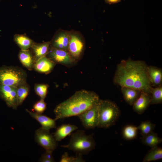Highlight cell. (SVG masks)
Segmentation results:
<instances>
[{
	"label": "cell",
	"instance_id": "1",
	"mask_svg": "<svg viewBox=\"0 0 162 162\" xmlns=\"http://www.w3.org/2000/svg\"><path fill=\"white\" fill-rule=\"evenodd\" d=\"M148 66L142 61L129 58L117 64L113 78L116 84L139 90L150 94L152 86L148 72Z\"/></svg>",
	"mask_w": 162,
	"mask_h": 162
},
{
	"label": "cell",
	"instance_id": "2",
	"mask_svg": "<svg viewBox=\"0 0 162 162\" xmlns=\"http://www.w3.org/2000/svg\"><path fill=\"white\" fill-rule=\"evenodd\" d=\"M100 99L93 91L81 90L76 92L69 98L56 106L54 110L56 121L77 116L94 106Z\"/></svg>",
	"mask_w": 162,
	"mask_h": 162
},
{
	"label": "cell",
	"instance_id": "3",
	"mask_svg": "<svg viewBox=\"0 0 162 162\" xmlns=\"http://www.w3.org/2000/svg\"><path fill=\"white\" fill-rule=\"evenodd\" d=\"M93 135V134H86L83 130H77L71 134L68 144L61 146L76 152L77 154L82 155L88 154L96 147V143Z\"/></svg>",
	"mask_w": 162,
	"mask_h": 162
},
{
	"label": "cell",
	"instance_id": "4",
	"mask_svg": "<svg viewBox=\"0 0 162 162\" xmlns=\"http://www.w3.org/2000/svg\"><path fill=\"white\" fill-rule=\"evenodd\" d=\"M119 107L109 100H100L98 104V128H108L114 124L120 116Z\"/></svg>",
	"mask_w": 162,
	"mask_h": 162
},
{
	"label": "cell",
	"instance_id": "5",
	"mask_svg": "<svg viewBox=\"0 0 162 162\" xmlns=\"http://www.w3.org/2000/svg\"><path fill=\"white\" fill-rule=\"evenodd\" d=\"M27 77L26 71L19 67H0V85L17 87L26 82Z\"/></svg>",
	"mask_w": 162,
	"mask_h": 162
},
{
	"label": "cell",
	"instance_id": "6",
	"mask_svg": "<svg viewBox=\"0 0 162 162\" xmlns=\"http://www.w3.org/2000/svg\"><path fill=\"white\" fill-rule=\"evenodd\" d=\"M36 141L46 151L53 152L57 147L58 142L50 130L44 129L41 127L37 130L35 133Z\"/></svg>",
	"mask_w": 162,
	"mask_h": 162
},
{
	"label": "cell",
	"instance_id": "7",
	"mask_svg": "<svg viewBox=\"0 0 162 162\" xmlns=\"http://www.w3.org/2000/svg\"><path fill=\"white\" fill-rule=\"evenodd\" d=\"M98 104L77 116L85 129H93L97 127L98 123Z\"/></svg>",
	"mask_w": 162,
	"mask_h": 162
},
{
	"label": "cell",
	"instance_id": "8",
	"mask_svg": "<svg viewBox=\"0 0 162 162\" xmlns=\"http://www.w3.org/2000/svg\"><path fill=\"white\" fill-rule=\"evenodd\" d=\"M46 56L56 64H59L68 66L75 61L67 50L50 47Z\"/></svg>",
	"mask_w": 162,
	"mask_h": 162
},
{
	"label": "cell",
	"instance_id": "9",
	"mask_svg": "<svg viewBox=\"0 0 162 162\" xmlns=\"http://www.w3.org/2000/svg\"><path fill=\"white\" fill-rule=\"evenodd\" d=\"M16 87L0 85V96L10 107L16 110L18 107Z\"/></svg>",
	"mask_w": 162,
	"mask_h": 162
},
{
	"label": "cell",
	"instance_id": "10",
	"mask_svg": "<svg viewBox=\"0 0 162 162\" xmlns=\"http://www.w3.org/2000/svg\"><path fill=\"white\" fill-rule=\"evenodd\" d=\"M70 36L67 51L76 62L81 56L83 50L84 44L81 38L76 34H70Z\"/></svg>",
	"mask_w": 162,
	"mask_h": 162
},
{
	"label": "cell",
	"instance_id": "11",
	"mask_svg": "<svg viewBox=\"0 0 162 162\" xmlns=\"http://www.w3.org/2000/svg\"><path fill=\"white\" fill-rule=\"evenodd\" d=\"M151 101L150 94L141 91L139 97L132 105L134 110L139 114H142L150 105Z\"/></svg>",
	"mask_w": 162,
	"mask_h": 162
},
{
	"label": "cell",
	"instance_id": "12",
	"mask_svg": "<svg viewBox=\"0 0 162 162\" xmlns=\"http://www.w3.org/2000/svg\"><path fill=\"white\" fill-rule=\"evenodd\" d=\"M70 37V34L66 32L57 33L50 42L51 46L67 50Z\"/></svg>",
	"mask_w": 162,
	"mask_h": 162
},
{
	"label": "cell",
	"instance_id": "13",
	"mask_svg": "<svg viewBox=\"0 0 162 162\" xmlns=\"http://www.w3.org/2000/svg\"><path fill=\"white\" fill-rule=\"evenodd\" d=\"M26 110L33 118L36 120L41 125V127L50 130L52 128H56V121L46 115L31 111L28 109Z\"/></svg>",
	"mask_w": 162,
	"mask_h": 162
},
{
	"label": "cell",
	"instance_id": "14",
	"mask_svg": "<svg viewBox=\"0 0 162 162\" xmlns=\"http://www.w3.org/2000/svg\"><path fill=\"white\" fill-rule=\"evenodd\" d=\"M56 64L46 56H45L35 62L33 69L39 73L47 74L52 71Z\"/></svg>",
	"mask_w": 162,
	"mask_h": 162
},
{
	"label": "cell",
	"instance_id": "15",
	"mask_svg": "<svg viewBox=\"0 0 162 162\" xmlns=\"http://www.w3.org/2000/svg\"><path fill=\"white\" fill-rule=\"evenodd\" d=\"M50 45V42L41 43H34L31 48V51L34 56L35 62L40 58L46 56Z\"/></svg>",
	"mask_w": 162,
	"mask_h": 162
},
{
	"label": "cell",
	"instance_id": "16",
	"mask_svg": "<svg viewBox=\"0 0 162 162\" xmlns=\"http://www.w3.org/2000/svg\"><path fill=\"white\" fill-rule=\"evenodd\" d=\"M78 128V127L74 124H62L57 128L56 131L53 134V136L57 142H59Z\"/></svg>",
	"mask_w": 162,
	"mask_h": 162
},
{
	"label": "cell",
	"instance_id": "17",
	"mask_svg": "<svg viewBox=\"0 0 162 162\" xmlns=\"http://www.w3.org/2000/svg\"><path fill=\"white\" fill-rule=\"evenodd\" d=\"M148 72L152 86L157 87L162 85V69L153 66H148Z\"/></svg>",
	"mask_w": 162,
	"mask_h": 162
},
{
	"label": "cell",
	"instance_id": "18",
	"mask_svg": "<svg viewBox=\"0 0 162 162\" xmlns=\"http://www.w3.org/2000/svg\"><path fill=\"white\" fill-rule=\"evenodd\" d=\"M18 58L22 64L30 70L33 69L35 62L34 56L29 49L20 51Z\"/></svg>",
	"mask_w": 162,
	"mask_h": 162
},
{
	"label": "cell",
	"instance_id": "19",
	"mask_svg": "<svg viewBox=\"0 0 162 162\" xmlns=\"http://www.w3.org/2000/svg\"><path fill=\"white\" fill-rule=\"evenodd\" d=\"M121 90L125 101L130 106L133 105L141 93L139 90L125 87H121Z\"/></svg>",
	"mask_w": 162,
	"mask_h": 162
},
{
	"label": "cell",
	"instance_id": "20",
	"mask_svg": "<svg viewBox=\"0 0 162 162\" xmlns=\"http://www.w3.org/2000/svg\"><path fill=\"white\" fill-rule=\"evenodd\" d=\"M14 40L21 50L29 49L34 43L31 39L23 34H15L14 36Z\"/></svg>",
	"mask_w": 162,
	"mask_h": 162
},
{
	"label": "cell",
	"instance_id": "21",
	"mask_svg": "<svg viewBox=\"0 0 162 162\" xmlns=\"http://www.w3.org/2000/svg\"><path fill=\"white\" fill-rule=\"evenodd\" d=\"M142 144L151 148L157 146L162 142V139L158 134L152 131L141 138Z\"/></svg>",
	"mask_w": 162,
	"mask_h": 162
},
{
	"label": "cell",
	"instance_id": "22",
	"mask_svg": "<svg viewBox=\"0 0 162 162\" xmlns=\"http://www.w3.org/2000/svg\"><path fill=\"white\" fill-rule=\"evenodd\" d=\"M144 157L142 162H148L162 158V148L157 146L151 148Z\"/></svg>",
	"mask_w": 162,
	"mask_h": 162
},
{
	"label": "cell",
	"instance_id": "23",
	"mask_svg": "<svg viewBox=\"0 0 162 162\" xmlns=\"http://www.w3.org/2000/svg\"><path fill=\"white\" fill-rule=\"evenodd\" d=\"M29 90V86L27 82L17 87L16 98L18 106L22 104L27 97Z\"/></svg>",
	"mask_w": 162,
	"mask_h": 162
},
{
	"label": "cell",
	"instance_id": "24",
	"mask_svg": "<svg viewBox=\"0 0 162 162\" xmlns=\"http://www.w3.org/2000/svg\"><path fill=\"white\" fill-rule=\"evenodd\" d=\"M151 96L150 104H161L162 103V85L155 88L152 87L150 91Z\"/></svg>",
	"mask_w": 162,
	"mask_h": 162
},
{
	"label": "cell",
	"instance_id": "25",
	"mask_svg": "<svg viewBox=\"0 0 162 162\" xmlns=\"http://www.w3.org/2000/svg\"><path fill=\"white\" fill-rule=\"evenodd\" d=\"M138 130L137 127L133 125H128L123 129V136L127 140H133L136 137Z\"/></svg>",
	"mask_w": 162,
	"mask_h": 162
},
{
	"label": "cell",
	"instance_id": "26",
	"mask_svg": "<svg viewBox=\"0 0 162 162\" xmlns=\"http://www.w3.org/2000/svg\"><path fill=\"white\" fill-rule=\"evenodd\" d=\"M155 126V124L146 120L142 122L137 127L138 130L140 131L141 135L144 136L153 131Z\"/></svg>",
	"mask_w": 162,
	"mask_h": 162
},
{
	"label": "cell",
	"instance_id": "27",
	"mask_svg": "<svg viewBox=\"0 0 162 162\" xmlns=\"http://www.w3.org/2000/svg\"><path fill=\"white\" fill-rule=\"evenodd\" d=\"M82 155L77 154L76 156H70L67 152H65L62 155L60 162H85Z\"/></svg>",
	"mask_w": 162,
	"mask_h": 162
},
{
	"label": "cell",
	"instance_id": "28",
	"mask_svg": "<svg viewBox=\"0 0 162 162\" xmlns=\"http://www.w3.org/2000/svg\"><path fill=\"white\" fill-rule=\"evenodd\" d=\"M49 85L46 84H35L34 89L37 95L40 99H44L46 97Z\"/></svg>",
	"mask_w": 162,
	"mask_h": 162
},
{
	"label": "cell",
	"instance_id": "29",
	"mask_svg": "<svg viewBox=\"0 0 162 162\" xmlns=\"http://www.w3.org/2000/svg\"><path fill=\"white\" fill-rule=\"evenodd\" d=\"M33 108L36 112L42 114L46 108V104L44 99H40L33 105Z\"/></svg>",
	"mask_w": 162,
	"mask_h": 162
},
{
	"label": "cell",
	"instance_id": "30",
	"mask_svg": "<svg viewBox=\"0 0 162 162\" xmlns=\"http://www.w3.org/2000/svg\"><path fill=\"white\" fill-rule=\"evenodd\" d=\"M52 152L51 151H46L42 154L39 161L41 162H54L55 160L53 157Z\"/></svg>",
	"mask_w": 162,
	"mask_h": 162
},
{
	"label": "cell",
	"instance_id": "31",
	"mask_svg": "<svg viewBox=\"0 0 162 162\" xmlns=\"http://www.w3.org/2000/svg\"><path fill=\"white\" fill-rule=\"evenodd\" d=\"M120 0H106V1L109 3L113 4L118 2Z\"/></svg>",
	"mask_w": 162,
	"mask_h": 162
},
{
	"label": "cell",
	"instance_id": "32",
	"mask_svg": "<svg viewBox=\"0 0 162 162\" xmlns=\"http://www.w3.org/2000/svg\"></svg>",
	"mask_w": 162,
	"mask_h": 162
}]
</instances>
